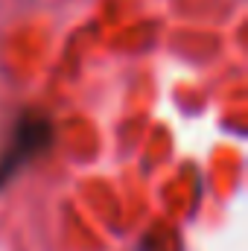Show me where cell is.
Here are the masks:
<instances>
[{
	"mask_svg": "<svg viewBox=\"0 0 248 251\" xmlns=\"http://www.w3.org/2000/svg\"><path fill=\"white\" fill-rule=\"evenodd\" d=\"M47 143H50V123L44 117H38V114L24 117L18 123V128H15V140H12L9 152L0 161V187L15 176V170L21 164H26L29 158H35Z\"/></svg>",
	"mask_w": 248,
	"mask_h": 251,
	"instance_id": "cell-1",
	"label": "cell"
}]
</instances>
